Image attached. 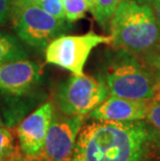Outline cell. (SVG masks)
I'll return each mask as SVG.
<instances>
[{
    "label": "cell",
    "mask_w": 160,
    "mask_h": 161,
    "mask_svg": "<svg viewBox=\"0 0 160 161\" xmlns=\"http://www.w3.org/2000/svg\"><path fill=\"white\" fill-rule=\"evenodd\" d=\"M159 143L157 129L142 119H95L81 128L71 161H151Z\"/></svg>",
    "instance_id": "6da1fadb"
},
{
    "label": "cell",
    "mask_w": 160,
    "mask_h": 161,
    "mask_svg": "<svg viewBox=\"0 0 160 161\" xmlns=\"http://www.w3.org/2000/svg\"><path fill=\"white\" fill-rule=\"evenodd\" d=\"M112 46L146 59L160 48V28L154 11L148 4L125 0L109 22Z\"/></svg>",
    "instance_id": "7a4b0ae2"
},
{
    "label": "cell",
    "mask_w": 160,
    "mask_h": 161,
    "mask_svg": "<svg viewBox=\"0 0 160 161\" xmlns=\"http://www.w3.org/2000/svg\"><path fill=\"white\" fill-rule=\"evenodd\" d=\"M105 83L111 96L153 101L160 96V81L154 70L133 54L119 50L108 68Z\"/></svg>",
    "instance_id": "3957f363"
},
{
    "label": "cell",
    "mask_w": 160,
    "mask_h": 161,
    "mask_svg": "<svg viewBox=\"0 0 160 161\" xmlns=\"http://www.w3.org/2000/svg\"><path fill=\"white\" fill-rule=\"evenodd\" d=\"M12 17L19 39L36 49H46L51 41L67 30L66 19L55 18L37 5L22 6L14 3Z\"/></svg>",
    "instance_id": "277c9868"
},
{
    "label": "cell",
    "mask_w": 160,
    "mask_h": 161,
    "mask_svg": "<svg viewBox=\"0 0 160 161\" xmlns=\"http://www.w3.org/2000/svg\"><path fill=\"white\" fill-rule=\"evenodd\" d=\"M109 95L104 81L87 75H73L59 85L55 101L60 112L66 115L90 114Z\"/></svg>",
    "instance_id": "5b68a950"
},
{
    "label": "cell",
    "mask_w": 160,
    "mask_h": 161,
    "mask_svg": "<svg viewBox=\"0 0 160 161\" xmlns=\"http://www.w3.org/2000/svg\"><path fill=\"white\" fill-rule=\"evenodd\" d=\"M110 42V36H99L94 32L82 36H60L46 47V61L70 71L73 75H82L91 50Z\"/></svg>",
    "instance_id": "8992f818"
},
{
    "label": "cell",
    "mask_w": 160,
    "mask_h": 161,
    "mask_svg": "<svg viewBox=\"0 0 160 161\" xmlns=\"http://www.w3.org/2000/svg\"><path fill=\"white\" fill-rule=\"evenodd\" d=\"M83 125L82 115L54 112L44 147L35 159L41 161H71L75 143Z\"/></svg>",
    "instance_id": "52a82bcc"
},
{
    "label": "cell",
    "mask_w": 160,
    "mask_h": 161,
    "mask_svg": "<svg viewBox=\"0 0 160 161\" xmlns=\"http://www.w3.org/2000/svg\"><path fill=\"white\" fill-rule=\"evenodd\" d=\"M53 114L54 106L47 102L20 123L17 135L21 152L26 157L36 158L42 151Z\"/></svg>",
    "instance_id": "ba28073f"
},
{
    "label": "cell",
    "mask_w": 160,
    "mask_h": 161,
    "mask_svg": "<svg viewBox=\"0 0 160 161\" xmlns=\"http://www.w3.org/2000/svg\"><path fill=\"white\" fill-rule=\"evenodd\" d=\"M42 69L29 59L0 64V92L21 96L31 91L41 80Z\"/></svg>",
    "instance_id": "9c48e42d"
},
{
    "label": "cell",
    "mask_w": 160,
    "mask_h": 161,
    "mask_svg": "<svg viewBox=\"0 0 160 161\" xmlns=\"http://www.w3.org/2000/svg\"><path fill=\"white\" fill-rule=\"evenodd\" d=\"M151 101L132 100L117 96L107 97L102 103L90 112L96 121L130 122L147 119Z\"/></svg>",
    "instance_id": "30bf717a"
},
{
    "label": "cell",
    "mask_w": 160,
    "mask_h": 161,
    "mask_svg": "<svg viewBox=\"0 0 160 161\" xmlns=\"http://www.w3.org/2000/svg\"><path fill=\"white\" fill-rule=\"evenodd\" d=\"M28 57L24 46L17 37L5 32H0V64Z\"/></svg>",
    "instance_id": "8fae6325"
},
{
    "label": "cell",
    "mask_w": 160,
    "mask_h": 161,
    "mask_svg": "<svg viewBox=\"0 0 160 161\" xmlns=\"http://www.w3.org/2000/svg\"><path fill=\"white\" fill-rule=\"evenodd\" d=\"M125 0H96L91 14L101 26L110 22L117 8Z\"/></svg>",
    "instance_id": "7c38bea8"
},
{
    "label": "cell",
    "mask_w": 160,
    "mask_h": 161,
    "mask_svg": "<svg viewBox=\"0 0 160 161\" xmlns=\"http://www.w3.org/2000/svg\"><path fill=\"white\" fill-rule=\"evenodd\" d=\"M17 157H19V153L12 130L0 126V161L11 160Z\"/></svg>",
    "instance_id": "4fadbf2b"
},
{
    "label": "cell",
    "mask_w": 160,
    "mask_h": 161,
    "mask_svg": "<svg viewBox=\"0 0 160 161\" xmlns=\"http://www.w3.org/2000/svg\"><path fill=\"white\" fill-rule=\"evenodd\" d=\"M66 18L70 22L77 21L90 11V6L86 0H63Z\"/></svg>",
    "instance_id": "5bb4252c"
},
{
    "label": "cell",
    "mask_w": 160,
    "mask_h": 161,
    "mask_svg": "<svg viewBox=\"0 0 160 161\" xmlns=\"http://www.w3.org/2000/svg\"><path fill=\"white\" fill-rule=\"evenodd\" d=\"M37 6L55 18L67 20L63 0H41Z\"/></svg>",
    "instance_id": "9a60e30c"
},
{
    "label": "cell",
    "mask_w": 160,
    "mask_h": 161,
    "mask_svg": "<svg viewBox=\"0 0 160 161\" xmlns=\"http://www.w3.org/2000/svg\"><path fill=\"white\" fill-rule=\"evenodd\" d=\"M147 119L153 127L160 131V96L150 103Z\"/></svg>",
    "instance_id": "2e32d148"
},
{
    "label": "cell",
    "mask_w": 160,
    "mask_h": 161,
    "mask_svg": "<svg viewBox=\"0 0 160 161\" xmlns=\"http://www.w3.org/2000/svg\"><path fill=\"white\" fill-rule=\"evenodd\" d=\"M13 0H0V25L11 18L13 12Z\"/></svg>",
    "instance_id": "e0dca14e"
},
{
    "label": "cell",
    "mask_w": 160,
    "mask_h": 161,
    "mask_svg": "<svg viewBox=\"0 0 160 161\" xmlns=\"http://www.w3.org/2000/svg\"><path fill=\"white\" fill-rule=\"evenodd\" d=\"M147 60L150 67L154 70L158 80L160 81V48L154 54H152L149 58H147Z\"/></svg>",
    "instance_id": "ac0fdd59"
},
{
    "label": "cell",
    "mask_w": 160,
    "mask_h": 161,
    "mask_svg": "<svg viewBox=\"0 0 160 161\" xmlns=\"http://www.w3.org/2000/svg\"><path fill=\"white\" fill-rule=\"evenodd\" d=\"M41 0H16L15 4L22 5V6H30V5H37Z\"/></svg>",
    "instance_id": "d6986e66"
},
{
    "label": "cell",
    "mask_w": 160,
    "mask_h": 161,
    "mask_svg": "<svg viewBox=\"0 0 160 161\" xmlns=\"http://www.w3.org/2000/svg\"><path fill=\"white\" fill-rule=\"evenodd\" d=\"M153 3H154V6H153V11H154L156 20H157L159 28H160V0H156V1L153 2Z\"/></svg>",
    "instance_id": "ffe728a7"
},
{
    "label": "cell",
    "mask_w": 160,
    "mask_h": 161,
    "mask_svg": "<svg viewBox=\"0 0 160 161\" xmlns=\"http://www.w3.org/2000/svg\"><path fill=\"white\" fill-rule=\"evenodd\" d=\"M86 1L87 2L88 6H90V12L91 13V11H93V8L95 6V2H96V0H86Z\"/></svg>",
    "instance_id": "44dd1931"
},
{
    "label": "cell",
    "mask_w": 160,
    "mask_h": 161,
    "mask_svg": "<svg viewBox=\"0 0 160 161\" xmlns=\"http://www.w3.org/2000/svg\"><path fill=\"white\" fill-rule=\"evenodd\" d=\"M6 161H26V160H23L21 158H19V157H17V158H14V159H11V160H6Z\"/></svg>",
    "instance_id": "7402d4cb"
},
{
    "label": "cell",
    "mask_w": 160,
    "mask_h": 161,
    "mask_svg": "<svg viewBox=\"0 0 160 161\" xmlns=\"http://www.w3.org/2000/svg\"><path fill=\"white\" fill-rule=\"evenodd\" d=\"M139 1H142V2H155L156 0H139Z\"/></svg>",
    "instance_id": "603a6c76"
},
{
    "label": "cell",
    "mask_w": 160,
    "mask_h": 161,
    "mask_svg": "<svg viewBox=\"0 0 160 161\" xmlns=\"http://www.w3.org/2000/svg\"><path fill=\"white\" fill-rule=\"evenodd\" d=\"M0 126H1V121H0Z\"/></svg>",
    "instance_id": "cb8c5ba5"
}]
</instances>
